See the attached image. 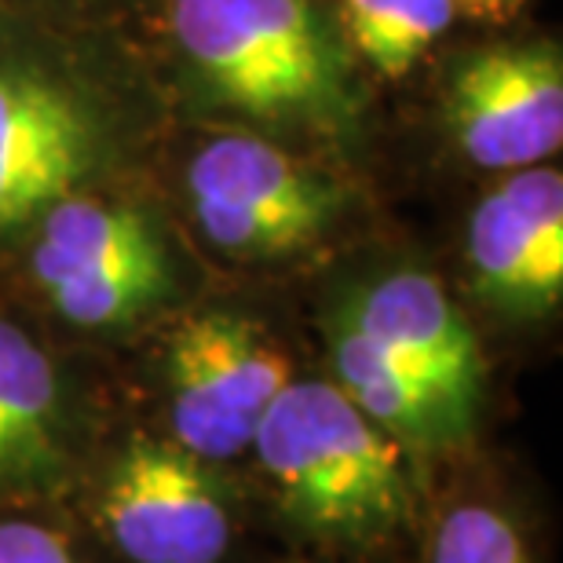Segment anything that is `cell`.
<instances>
[{
    "label": "cell",
    "mask_w": 563,
    "mask_h": 563,
    "mask_svg": "<svg viewBox=\"0 0 563 563\" xmlns=\"http://www.w3.org/2000/svg\"><path fill=\"white\" fill-rule=\"evenodd\" d=\"M527 0H454L457 11H468V15L476 19H512L516 11H520Z\"/></svg>",
    "instance_id": "2e32d148"
},
{
    "label": "cell",
    "mask_w": 563,
    "mask_h": 563,
    "mask_svg": "<svg viewBox=\"0 0 563 563\" xmlns=\"http://www.w3.org/2000/svg\"><path fill=\"white\" fill-rule=\"evenodd\" d=\"M30 272L77 330H118L173 297L176 275L151 217L70 190L33 220Z\"/></svg>",
    "instance_id": "3957f363"
},
{
    "label": "cell",
    "mask_w": 563,
    "mask_h": 563,
    "mask_svg": "<svg viewBox=\"0 0 563 563\" xmlns=\"http://www.w3.org/2000/svg\"><path fill=\"white\" fill-rule=\"evenodd\" d=\"M96 531L129 563H223L239 531L234 490L212 461L136 432L88 494Z\"/></svg>",
    "instance_id": "277c9868"
},
{
    "label": "cell",
    "mask_w": 563,
    "mask_h": 563,
    "mask_svg": "<svg viewBox=\"0 0 563 563\" xmlns=\"http://www.w3.org/2000/svg\"><path fill=\"white\" fill-rule=\"evenodd\" d=\"M333 385L407 450L461 446L465 435L407 369H399L341 308L325 322Z\"/></svg>",
    "instance_id": "7c38bea8"
},
{
    "label": "cell",
    "mask_w": 563,
    "mask_h": 563,
    "mask_svg": "<svg viewBox=\"0 0 563 563\" xmlns=\"http://www.w3.org/2000/svg\"><path fill=\"white\" fill-rule=\"evenodd\" d=\"M428 563H534L520 523L490 501H457L439 516Z\"/></svg>",
    "instance_id": "5bb4252c"
},
{
    "label": "cell",
    "mask_w": 563,
    "mask_h": 563,
    "mask_svg": "<svg viewBox=\"0 0 563 563\" xmlns=\"http://www.w3.org/2000/svg\"><path fill=\"white\" fill-rule=\"evenodd\" d=\"M0 563H85L63 527L26 509H0Z\"/></svg>",
    "instance_id": "9a60e30c"
},
{
    "label": "cell",
    "mask_w": 563,
    "mask_h": 563,
    "mask_svg": "<svg viewBox=\"0 0 563 563\" xmlns=\"http://www.w3.org/2000/svg\"><path fill=\"white\" fill-rule=\"evenodd\" d=\"M70 402L55 358L0 314V509L52 498L70 476Z\"/></svg>",
    "instance_id": "8fae6325"
},
{
    "label": "cell",
    "mask_w": 563,
    "mask_h": 563,
    "mask_svg": "<svg viewBox=\"0 0 563 563\" xmlns=\"http://www.w3.org/2000/svg\"><path fill=\"white\" fill-rule=\"evenodd\" d=\"M99 157L92 107L33 66H0V234L85 184Z\"/></svg>",
    "instance_id": "9c48e42d"
},
{
    "label": "cell",
    "mask_w": 563,
    "mask_h": 563,
    "mask_svg": "<svg viewBox=\"0 0 563 563\" xmlns=\"http://www.w3.org/2000/svg\"><path fill=\"white\" fill-rule=\"evenodd\" d=\"M344 33L385 77H402L454 22V0H341Z\"/></svg>",
    "instance_id": "4fadbf2b"
},
{
    "label": "cell",
    "mask_w": 563,
    "mask_h": 563,
    "mask_svg": "<svg viewBox=\"0 0 563 563\" xmlns=\"http://www.w3.org/2000/svg\"><path fill=\"white\" fill-rule=\"evenodd\" d=\"M179 48L231 103L261 118L344 107L341 59L308 0H173Z\"/></svg>",
    "instance_id": "7a4b0ae2"
},
{
    "label": "cell",
    "mask_w": 563,
    "mask_h": 563,
    "mask_svg": "<svg viewBox=\"0 0 563 563\" xmlns=\"http://www.w3.org/2000/svg\"><path fill=\"white\" fill-rule=\"evenodd\" d=\"M173 439L201 461H231L253 446L267 407L292 380L289 358L261 322L239 311H195L162 352Z\"/></svg>",
    "instance_id": "5b68a950"
},
{
    "label": "cell",
    "mask_w": 563,
    "mask_h": 563,
    "mask_svg": "<svg viewBox=\"0 0 563 563\" xmlns=\"http://www.w3.org/2000/svg\"><path fill=\"white\" fill-rule=\"evenodd\" d=\"M468 272L479 300L512 319H545L563 297V176L516 168L468 220Z\"/></svg>",
    "instance_id": "30bf717a"
},
{
    "label": "cell",
    "mask_w": 563,
    "mask_h": 563,
    "mask_svg": "<svg viewBox=\"0 0 563 563\" xmlns=\"http://www.w3.org/2000/svg\"><path fill=\"white\" fill-rule=\"evenodd\" d=\"M190 209L206 239L234 256H282L311 245L341 209V190L256 136H217L187 168Z\"/></svg>",
    "instance_id": "8992f818"
},
{
    "label": "cell",
    "mask_w": 563,
    "mask_h": 563,
    "mask_svg": "<svg viewBox=\"0 0 563 563\" xmlns=\"http://www.w3.org/2000/svg\"><path fill=\"white\" fill-rule=\"evenodd\" d=\"M250 450L282 520L330 553H380L413 531L410 450L333 380H289Z\"/></svg>",
    "instance_id": "6da1fadb"
},
{
    "label": "cell",
    "mask_w": 563,
    "mask_h": 563,
    "mask_svg": "<svg viewBox=\"0 0 563 563\" xmlns=\"http://www.w3.org/2000/svg\"><path fill=\"white\" fill-rule=\"evenodd\" d=\"M336 308L418 380L461 428V435H472L487 366L476 333L443 282L418 267H396L347 292Z\"/></svg>",
    "instance_id": "ba28073f"
},
{
    "label": "cell",
    "mask_w": 563,
    "mask_h": 563,
    "mask_svg": "<svg viewBox=\"0 0 563 563\" xmlns=\"http://www.w3.org/2000/svg\"><path fill=\"white\" fill-rule=\"evenodd\" d=\"M446 129L479 168L542 165L563 143V63L556 44H494L454 66Z\"/></svg>",
    "instance_id": "52a82bcc"
}]
</instances>
